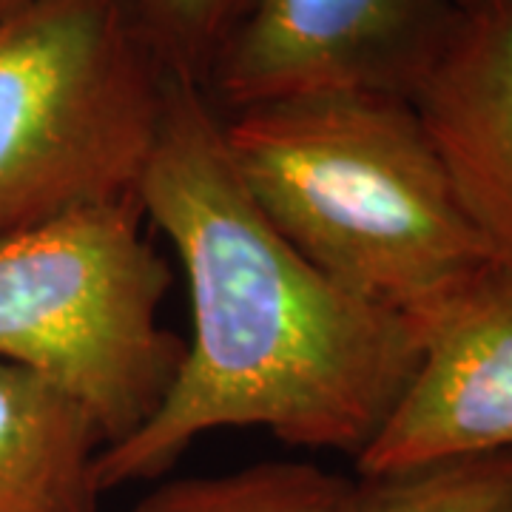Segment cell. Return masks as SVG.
<instances>
[{"label": "cell", "instance_id": "obj_1", "mask_svg": "<svg viewBox=\"0 0 512 512\" xmlns=\"http://www.w3.org/2000/svg\"><path fill=\"white\" fill-rule=\"evenodd\" d=\"M137 197L183 265L194 336L157 413L100 450L97 490L165 476L222 427L362 456L419 367V328L333 282L276 231L231 163L220 109L174 66Z\"/></svg>", "mask_w": 512, "mask_h": 512}, {"label": "cell", "instance_id": "obj_2", "mask_svg": "<svg viewBox=\"0 0 512 512\" xmlns=\"http://www.w3.org/2000/svg\"><path fill=\"white\" fill-rule=\"evenodd\" d=\"M239 180L325 276L413 325L498 262L404 94L333 92L222 117Z\"/></svg>", "mask_w": 512, "mask_h": 512}, {"label": "cell", "instance_id": "obj_3", "mask_svg": "<svg viewBox=\"0 0 512 512\" xmlns=\"http://www.w3.org/2000/svg\"><path fill=\"white\" fill-rule=\"evenodd\" d=\"M168 72L134 0H23L0 18V242L140 200Z\"/></svg>", "mask_w": 512, "mask_h": 512}, {"label": "cell", "instance_id": "obj_4", "mask_svg": "<svg viewBox=\"0 0 512 512\" xmlns=\"http://www.w3.org/2000/svg\"><path fill=\"white\" fill-rule=\"evenodd\" d=\"M168 285L140 200L89 205L3 239L0 359L55 384L106 447L120 444L183 367L185 342L160 322Z\"/></svg>", "mask_w": 512, "mask_h": 512}, {"label": "cell", "instance_id": "obj_5", "mask_svg": "<svg viewBox=\"0 0 512 512\" xmlns=\"http://www.w3.org/2000/svg\"><path fill=\"white\" fill-rule=\"evenodd\" d=\"M453 0H245L202 86L228 114L333 92L410 94Z\"/></svg>", "mask_w": 512, "mask_h": 512}, {"label": "cell", "instance_id": "obj_6", "mask_svg": "<svg viewBox=\"0 0 512 512\" xmlns=\"http://www.w3.org/2000/svg\"><path fill=\"white\" fill-rule=\"evenodd\" d=\"M416 328L419 367L359 476L512 453V265H487Z\"/></svg>", "mask_w": 512, "mask_h": 512}, {"label": "cell", "instance_id": "obj_7", "mask_svg": "<svg viewBox=\"0 0 512 512\" xmlns=\"http://www.w3.org/2000/svg\"><path fill=\"white\" fill-rule=\"evenodd\" d=\"M407 100L470 220L512 265V3L458 6Z\"/></svg>", "mask_w": 512, "mask_h": 512}, {"label": "cell", "instance_id": "obj_8", "mask_svg": "<svg viewBox=\"0 0 512 512\" xmlns=\"http://www.w3.org/2000/svg\"><path fill=\"white\" fill-rule=\"evenodd\" d=\"M103 447L80 404L0 359V512H100L94 461Z\"/></svg>", "mask_w": 512, "mask_h": 512}, {"label": "cell", "instance_id": "obj_9", "mask_svg": "<svg viewBox=\"0 0 512 512\" xmlns=\"http://www.w3.org/2000/svg\"><path fill=\"white\" fill-rule=\"evenodd\" d=\"M333 512H512V453L359 476Z\"/></svg>", "mask_w": 512, "mask_h": 512}, {"label": "cell", "instance_id": "obj_10", "mask_svg": "<svg viewBox=\"0 0 512 512\" xmlns=\"http://www.w3.org/2000/svg\"><path fill=\"white\" fill-rule=\"evenodd\" d=\"M348 481L305 461H262L225 476L165 481L134 512H333Z\"/></svg>", "mask_w": 512, "mask_h": 512}, {"label": "cell", "instance_id": "obj_11", "mask_svg": "<svg viewBox=\"0 0 512 512\" xmlns=\"http://www.w3.org/2000/svg\"><path fill=\"white\" fill-rule=\"evenodd\" d=\"M168 66L205 80L245 0H134Z\"/></svg>", "mask_w": 512, "mask_h": 512}, {"label": "cell", "instance_id": "obj_12", "mask_svg": "<svg viewBox=\"0 0 512 512\" xmlns=\"http://www.w3.org/2000/svg\"><path fill=\"white\" fill-rule=\"evenodd\" d=\"M456 6H484V3H512V0H453Z\"/></svg>", "mask_w": 512, "mask_h": 512}, {"label": "cell", "instance_id": "obj_13", "mask_svg": "<svg viewBox=\"0 0 512 512\" xmlns=\"http://www.w3.org/2000/svg\"><path fill=\"white\" fill-rule=\"evenodd\" d=\"M20 3H23V0H0V18H3L6 12H12V9H18Z\"/></svg>", "mask_w": 512, "mask_h": 512}]
</instances>
